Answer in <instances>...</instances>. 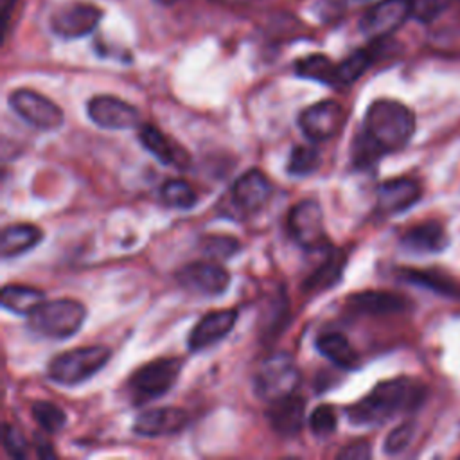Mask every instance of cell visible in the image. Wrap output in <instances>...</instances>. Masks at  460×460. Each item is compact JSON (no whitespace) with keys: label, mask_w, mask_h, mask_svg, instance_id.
<instances>
[{"label":"cell","mask_w":460,"mask_h":460,"mask_svg":"<svg viewBox=\"0 0 460 460\" xmlns=\"http://www.w3.org/2000/svg\"><path fill=\"white\" fill-rule=\"evenodd\" d=\"M422 399V386L410 377H394L376 385L365 397L347 408L354 426H377L397 413L415 408Z\"/></svg>","instance_id":"6da1fadb"},{"label":"cell","mask_w":460,"mask_h":460,"mask_svg":"<svg viewBox=\"0 0 460 460\" xmlns=\"http://www.w3.org/2000/svg\"><path fill=\"white\" fill-rule=\"evenodd\" d=\"M413 131L415 115L399 101L377 99L365 111L361 133L381 155L402 149L413 137Z\"/></svg>","instance_id":"7a4b0ae2"},{"label":"cell","mask_w":460,"mask_h":460,"mask_svg":"<svg viewBox=\"0 0 460 460\" xmlns=\"http://www.w3.org/2000/svg\"><path fill=\"white\" fill-rule=\"evenodd\" d=\"M111 358V349L104 345L75 347L54 356L47 365L50 381L63 386H75L97 374Z\"/></svg>","instance_id":"3957f363"},{"label":"cell","mask_w":460,"mask_h":460,"mask_svg":"<svg viewBox=\"0 0 460 460\" xmlns=\"http://www.w3.org/2000/svg\"><path fill=\"white\" fill-rule=\"evenodd\" d=\"M86 318V307L79 300L58 298L41 302L29 316V329L54 340L74 336Z\"/></svg>","instance_id":"277c9868"},{"label":"cell","mask_w":460,"mask_h":460,"mask_svg":"<svg viewBox=\"0 0 460 460\" xmlns=\"http://www.w3.org/2000/svg\"><path fill=\"white\" fill-rule=\"evenodd\" d=\"M183 361L180 358H158L133 372L128 392L133 404H144L165 395L178 381Z\"/></svg>","instance_id":"5b68a950"},{"label":"cell","mask_w":460,"mask_h":460,"mask_svg":"<svg viewBox=\"0 0 460 460\" xmlns=\"http://www.w3.org/2000/svg\"><path fill=\"white\" fill-rule=\"evenodd\" d=\"M300 383V370L288 352H273L261 361L255 376L253 388L259 399L273 402L296 392Z\"/></svg>","instance_id":"8992f818"},{"label":"cell","mask_w":460,"mask_h":460,"mask_svg":"<svg viewBox=\"0 0 460 460\" xmlns=\"http://www.w3.org/2000/svg\"><path fill=\"white\" fill-rule=\"evenodd\" d=\"M9 106L22 120L41 131L59 129L65 122V113L54 101L29 88L11 92Z\"/></svg>","instance_id":"52a82bcc"},{"label":"cell","mask_w":460,"mask_h":460,"mask_svg":"<svg viewBox=\"0 0 460 460\" xmlns=\"http://www.w3.org/2000/svg\"><path fill=\"white\" fill-rule=\"evenodd\" d=\"M288 232L289 235L307 250L329 248L323 210L318 201L304 199L295 203L288 212Z\"/></svg>","instance_id":"ba28073f"},{"label":"cell","mask_w":460,"mask_h":460,"mask_svg":"<svg viewBox=\"0 0 460 460\" xmlns=\"http://www.w3.org/2000/svg\"><path fill=\"white\" fill-rule=\"evenodd\" d=\"M345 120L343 106L332 99L314 102L298 115V126L311 142H323L336 137Z\"/></svg>","instance_id":"9c48e42d"},{"label":"cell","mask_w":460,"mask_h":460,"mask_svg":"<svg viewBox=\"0 0 460 460\" xmlns=\"http://www.w3.org/2000/svg\"><path fill=\"white\" fill-rule=\"evenodd\" d=\"M176 280L190 293L217 296L228 289L230 273L216 261H194L176 271Z\"/></svg>","instance_id":"30bf717a"},{"label":"cell","mask_w":460,"mask_h":460,"mask_svg":"<svg viewBox=\"0 0 460 460\" xmlns=\"http://www.w3.org/2000/svg\"><path fill=\"white\" fill-rule=\"evenodd\" d=\"M102 18V11L93 4L74 2L59 7L50 16V29L65 40H77L95 31Z\"/></svg>","instance_id":"8fae6325"},{"label":"cell","mask_w":460,"mask_h":460,"mask_svg":"<svg viewBox=\"0 0 460 460\" xmlns=\"http://www.w3.org/2000/svg\"><path fill=\"white\" fill-rule=\"evenodd\" d=\"M86 111L92 122L104 129H129L140 120L138 110L115 95L92 97L86 104Z\"/></svg>","instance_id":"7c38bea8"},{"label":"cell","mask_w":460,"mask_h":460,"mask_svg":"<svg viewBox=\"0 0 460 460\" xmlns=\"http://www.w3.org/2000/svg\"><path fill=\"white\" fill-rule=\"evenodd\" d=\"M273 194V183L259 171L250 169L241 174L232 185V201L243 214H253L261 210Z\"/></svg>","instance_id":"4fadbf2b"},{"label":"cell","mask_w":460,"mask_h":460,"mask_svg":"<svg viewBox=\"0 0 460 460\" xmlns=\"http://www.w3.org/2000/svg\"><path fill=\"white\" fill-rule=\"evenodd\" d=\"M189 422V413L178 406H162L142 411L135 422L133 431L140 437H165L180 433Z\"/></svg>","instance_id":"5bb4252c"},{"label":"cell","mask_w":460,"mask_h":460,"mask_svg":"<svg viewBox=\"0 0 460 460\" xmlns=\"http://www.w3.org/2000/svg\"><path fill=\"white\" fill-rule=\"evenodd\" d=\"M410 16L406 0H383L361 18V31L370 38H383L399 29Z\"/></svg>","instance_id":"9a60e30c"},{"label":"cell","mask_w":460,"mask_h":460,"mask_svg":"<svg viewBox=\"0 0 460 460\" xmlns=\"http://www.w3.org/2000/svg\"><path fill=\"white\" fill-rule=\"evenodd\" d=\"M420 194H422V189L419 181L413 178L401 176V178L386 180L377 187V196H376L377 212L385 216L399 214L410 208L411 205H415Z\"/></svg>","instance_id":"2e32d148"},{"label":"cell","mask_w":460,"mask_h":460,"mask_svg":"<svg viewBox=\"0 0 460 460\" xmlns=\"http://www.w3.org/2000/svg\"><path fill=\"white\" fill-rule=\"evenodd\" d=\"M237 311L235 309H217L207 313L190 331L187 345L192 352L203 350L212 343L223 340L235 325Z\"/></svg>","instance_id":"e0dca14e"},{"label":"cell","mask_w":460,"mask_h":460,"mask_svg":"<svg viewBox=\"0 0 460 460\" xmlns=\"http://www.w3.org/2000/svg\"><path fill=\"white\" fill-rule=\"evenodd\" d=\"M268 404L266 417L275 433L282 437H295L302 429L305 402L300 395H296V392Z\"/></svg>","instance_id":"ac0fdd59"},{"label":"cell","mask_w":460,"mask_h":460,"mask_svg":"<svg viewBox=\"0 0 460 460\" xmlns=\"http://www.w3.org/2000/svg\"><path fill=\"white\" fill-rule=\"evenodd\" d=\"M449 237L438 221H424L404 232L401 244L404 250L413 253H437L444 250Z\"/></svg>","instance_id":"d6986e66"},{"label":"cell","mask_w":460,"mask_h":460,"mask_svg":"<svg viewBox=\"0 0 460 460\" xmlns=\"http://www.w3.org/2000/svg\"><path fill=\"white\" fill-rule=\"evenodd\" d=\"M138 140L142 146L156 156L165 165H174V167H185L189 164V155L171 142L158 128L153 124H140L138 126Z\"/></svg>","instance_id":"ffe728a7"},{"label":"cell","mask_w":460,"mask_h":460,"mask_svg":"<svg viewBox=\"0 0 460 460\" xmlns=\"http://www.w3.org/2000/svg\"><path fill=\"white\" fill-rule=\"evenodd\" d=\"M41 239H43V232L36 225H31V223L7 225L2 230V237H0V255L2 259L18 257L32 250Z\"/></svg>","instance_id":"44dd1931"},{"label":"cell","mask_w":460,"mask_h":460,"mask_svg":"<svg viewBox=\"0 0 460 460\" xmlns=\"http://www.w3.org/2000/svg\"><path fill=\"white\" fill-rule=\"evenodd\" d=\"M349 305L361 314H392L406 307V300L390 291H361L349 298Z\"/></svg>","instance_id":"7402d4cb"},{"label":"cell","mask_w":460,"mask_h":460,"mask_svg":"<svg viewBox=\"0 0 460 460\" xmlns=\"http://www.w3.org/2000/svg\"><path fill=\"white\" fill-rule=\"evenodd\" d=\"M316 349L322 356L329 358L341 368L352 370L359 365V356L350 345V341L341 332H325L316 340Z\"/></svg>","instance_id":"603a6c76"},{"label":"cell","mask_w":460,"mask_h":460,"mask_svg":"<svg viewBox=\"0 0 460 460\" xmlns=\"http://www.w3.org/2000/svg\"><path fill=\"white\" fill-rule=\"evenodd\" d=\"M0 298L7 311L29 316L41 302H45V291L22 284H7L2 288Z\"/></svg>","instance_id":"cb8c5ba5"},{"label":"cell","mask_w":460,"mask_h":460,"mask_svg":"<svg viewBox=\"0 0 460 460\" xmlns=\"http://www.w3.org/2000/svg\"><path fill=\"white\" fill-rule=\"evenodd\" d=\"M401 277L411 284L435 291L442 296L456 298L460 296V286L447 275L435 270H402Z\"/></svg>","instance_id":"d4e9b609"},{"label":"cell","mask_w":460,"mask_h":460,"mask_svg":"<svg viewBox=\"0 0 460 460\" xmlns=\"http://www.w3.org/2000/svg\"><path fill=\"white\" fill-rule=\"evenodd\" d=\"M336 63L323 54H309L295 63V72L300 77L318 81L323 84H336Z\"/></svg>","instance_id":"484cf974"},{"label":"cell","mask_w":460,"mask_h":460,"mask_svg":"<svg viewBox=\"0 0 460 460\" xmlns=\"http://www.w3.org/2000/svg\"><path fill=\"white\" fill-rule=\"evenodd\" d=\"M341 266H343V257L340 253L336 255H327L325 261L307 277L304 282L305 291H320L334 286L340 277H341Z\"/></svg>","instance_id":"4316f807"},{"label":"cell","mask_w":460,"mask_h":460,"mask_svg":"<svg viewBox=\"0 0 460 460\" xmlns=\"http://www.w3.org/2000/svg\"><path fill=\"white\" fill-rule=\"evenodd\" d=\"M322 164L320 151L313 144H300L295 146L288 158V172L291 176H307L313 174Z\"/></svg>","instance_id":"83f0119b"},{"label":"cell","mask_w":460,"mask_h":460,"mask_svg":"<svg viewBox=\"0 0 460 460\" xmlns=\"http://www.w3.org/2000/svg\"><path fill=\"white\" fill-rule=\"evenodd\" d=\"M160 198L167 207L181 210L192 208L198 203L196 190L190 187V183H187L181 178L167 180L160 189Z\"/></svg>","instance_id":"f1b7e54d"},{"label":"cell","mask_w":460,"mask_h":460,"mask_svg":"<svg viewBox=\"0 0 460 460\" xmlns=\"http://www.w3.org/2000/svg\"><path fill=\"white\" fill-rule=\"evenodd\" d=\"M374 61V54L370 50H356L352 52L347 59H343L341 63H338L336 66V84L347 86L352 84L354 81H358L367 68L372 65Z\"/></svg>","instance_id":"f546056e"},{"label":"cell","mask_w":460,"mask_h":460,"mask_svg":"<svg viewBox=\"0 0 460 460\" xmlns=\"http://www.w3.org/2000/svg\"><path fill=\"white\" fill-rule=\"evenodd\" d=\"M31 413L45 433H59L66 424V413L50 401L32 402Z\"/></svg>","instance_id":"4dcf8cb0"},{"label":"cell","mask_w":460,"mask_h":460,"mask_svg":"<svg viewBox=\"0 0 460 460\" xmlns=\"http://www.w3.org/2000/svg\"><path fill=\"white\" fill-rule=\"evenodd\" d=\"M199 244L203 253L210 259H230L241 250V243L232 235H207Z\"/></svg>","instance_id":"1f68e13d"},{"label":"cell","mask_w":460,"mask_h":460,"mask_svg":"<svg viewBox=\"0 0 460 460\" xmlns=\"http://www.w3.org/2000/svg\"><path fill=\"white\" fill-rule=\"evenodd\" d=\"M309 428L316 437H327L336 431L338 428V415L336 410L329 404H322L313 410L309 417Z\"/></svg>","instance_id":"d6a6232c"},{"label":"cell","mask_w":460,"mask_h":460,"mask_svg":"<svg viewBox=\"0 0 460 460\" xmlns=\"http://www.w3.org/2000/svg\"><path fill=\"white\" fill-rule=\"evenodd\" d=\"M406 4L411 18L422 23H429L446 11L449 0H406Z\"/></svg>","instance_id":"836d02e7"},{"label":"cell","mask_w":460,"mask_h":460,"mask_svg":"<svg viewBox=\"0 0 460 460\" xmlns=\"http://www.w3.org/2000/svg\"><path fill=\"white\" fill-rule=\"evenodd\" d=\"M413 437V424L411 422H402L397 428H394L388 437L385 438V453L388 455H397L402 449L408 447Z\"/></svg>","instance_id":"e575fe53"},{"label":"cell","mask_w":460,"mask_h":460,"mask_svg":"<svg viewBox=\"0 0 460 460\" xmlns=\"http://www.w3.org/2000/svg\"><path fill=\"white\" fill-rule=\"evenodd\" d=\"M4 449L7 451V455L11 458H25L27 456V449L29 444L25 440V437L20 433V429H16L11 424H4Z\"/></svg>","instance_id":"d590c367"},{"label":"cell","mask_w":460,"mask_h":460,"mask_svg":"<svg viewBox=\"0 0 460 460\" xmlns=\"http://www.w3.org/2000/svg\"><path fill=\"white\" fill-rule=\"evenodd\" d=\"M372 451H370V446L367 442H354V444H349L345 446L336 456L338 458H347V460H365V458H370Z\"/></svg>","instance_id":"8d00e7d4"},{"label":"cell","mask_w":460,"mask_h":460,"mask_svg":"<svg viewBox=\"0 0 460 460\" xmlns=\"http://www.w3.org/2000/svg\"><path fill=\"white\" fill-rule=\"evenodd\" d=\"M36 451H38V456H41V458L54 456V451H52L50 444L47 440H40L38 437H36Z\"/></svg>","instance_id":"74e56055"},{"label":"cell","mask_w":460,"mask_h":460,"mask_svg":"<svg viewBox=\"0 0 460 460\" xmlns=\"http://www.w3.org/2000/svg\"><path fill=\"white\" fill-rule=\"evenodd\" d=\"M216 4H221V5H244L248 4L250 0H212Z\"/></svg>","instance_id":"f35d334b"},{"label":"cell","mask_w":460,"mask_h":460,"mask_svg":"<svg viewBox=\"0 0 460 460\" xmlns=\"http://www.w3.org/2000/svg\"><path fill=\"white\" fill-rule=\"evenodd\" d=\"M156 2H160V4H164V5H171V4H174L176 0H156Z\"/></svg>","instance_id":"ab89813d"}]
</instances>
